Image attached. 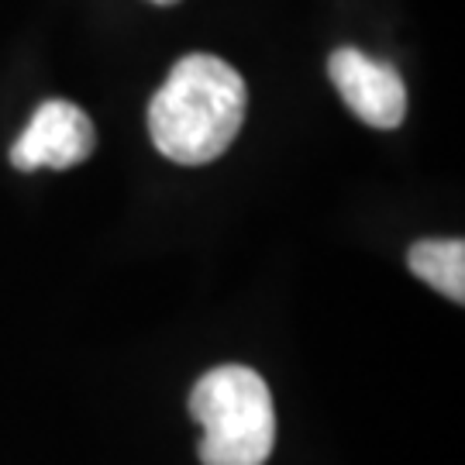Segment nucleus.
<instances>
[{"label": "nucleus", "mask_w": 465, "mask_h": 465, "mask_svg": "<svg viewBox=\"0 0 465 465\" xmlns=\"http://www.w3.org/2000/svg\"><path fill=\"white\" fill-rule=\"evenodd\" d=\"M190 414L203 428V465H266L276 445V407L266 380L249 366H217L190 393Z\"/></svg>", "instance_id": "obj_2"}, {"label": "nucleus", "mask_w": 465, "mask_h": 465, "mask_svg": "<svg viewBox=\"0 0 465 465\" xmlns=\"http://www.w3.org/2000/svg\"><path fill=\"white\" fill-rule=\"evenodd\" d=\"M249 90L234 66L211 52H190L169 69L149 104L155 149L180 166L214 163L245 124Z\"/></svg>", "instance_id": "obj_1"}, {"label": "nucleus", "mask_w": 465, "mask_h": 465, "mask_svg": "<svg viewBox=\"0 0 465 465\" xmlns=\"http://www.w3.org/2000/svg\"><path fill=\"white\" fill-rule=\"evenodd\" d=\"M328 76H331L334 90L351 107V114L366 121L369 128H400L403 114H407V90L400 73L390 63H380L366 52L341 45L331 52L328 59Z\"/></svg>", "instance_id": "obj_4"}, {"label": "nucleus", "mask_w": 465, "mask_h": 465, "mask_svg": "<svg viewBox=\"0 0 465 465\" xmlns=\"http://www.w3.org/2000/svg\"><path fill=\"white\" fill-rule=\"evenodd\" d=\"M94 149H97L94 121L69 100H45L11 145V166L21 173L73 169L86 163Z\"/></svg>", "instance_id": "obj_3"}, {"label": "nucleus", "mask_w": 465, "mask_h": 465, "mask_svg": "<svg viewBox=\"0 0 465 465\" xmlns=\"http://www.w3.org/2000/svg\"><path fill=\"white\" fill-rule=\"evenodd\" d=\"M152 4H163V7H169V4H180V0H152Z\"/></svg>", "instance_id": "obj_6"}, {"label": "nucleus", "mask_w": 465, "mask_h": 465, "mask_svg": "<svg viewBox=\"0 0 465 465\" xmlns=\"http://www.w3.org/2000/svg\"><path fill=\"white\" fill-rule=\"evenodd\" d=\"M407 266L420 282L462 303L465 300V242L462 238H424L407 252Z\"/></svg>", "instance_id": "obj_5"}]
</instances>
